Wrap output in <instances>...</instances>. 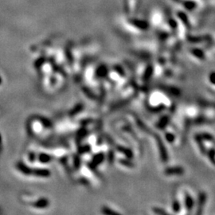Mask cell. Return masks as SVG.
Masks as SVG:
<instances>
[{
	"label": "cell",
	"mask_w": 215,
	"mask_h": 215,
	"mask_svg": "<svg viewBox=\"0 0 215 215\" xmlns=\"http://www.w3.org/2000/svg\"><path fill=\"white\" fill-rule=\"evenodd\" d=\"M167 175H181L184 174V169L180 167H169L165 171Z\"/></svg>",
	"instance_id": "cell-1"
},
{
	"label": "cell",
	"mask_w": 215,
	"mask_h": 215,
	"mask_svg": "<svg viewBox=\"0 0 215 215\" xmlns=\"http://www.w3.org/2000/svg\"><path fill=\"white\" fill-rule=\"evenodd\" d=\"M184 203H185V206H186V210L188 211L192 210V207L194 206V200L191 198V195H189L187 192L184 193Z\"/></svg>",
	"instance_id": "cell-2"
},
{
	"label": "cell",
	"mask_w": 215,
	"mask_h": 215,
	"mask_svg": "<svg viewBox=\"0 0 215 215\" xmlns=\"http://www.w3.org/2000/svg\"><path fill=\"white\" fill-rule=\"evenodd\" d=\"M206 195L204 192H202V193L199 195V211L198 212V213H202V210H203V207H204L205 204H206Z\"/></svg>",
	"instance_id": "cell-3"
}]
</instances>
